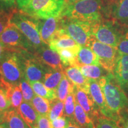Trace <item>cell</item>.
Returning <instances> with one entry per match:
<instances>
[{
	"instance_id": "6da1fadb",
	"label": "cell",
	"mask_w": 128,
	"mask_h": 128,
	"mask_svg": "<svg viewBox=\"0 0 128 128\" xmlns=\"http://www.w3.org/2000/svg\"><path fill=\"white\" fill-rule=\"evenodd\" d=\"M108 108L118 123L120 116L128 112V97L117 82L113 73L98 80Z\"/></svg>"
},
{
	"instance_id": "7a4b0ae2",
	"label": "cell",
	"mask_w": 128,
	"mask_h": 128,
	"mask_svg": "<svg viewBox=\"0 0 128 128\" xmlns=\"http://www.w3.org/2000/svg\"><path fill=\"white\" fill-rule=\"evenodd\" d=\"M104 14L102 0H79L72 4H66L60 16L93 24L104 20Z\"/></svg>"
},
{
	"instance_id": "3957f363",
	"label": "cell",
	"mask_w": 128,
	"mask_h": 128,
	"mask_svg": "<svg viewBox=\"0 0 128 128\" xmlns=\"http://www.w3.org/2000/svg\"><path fill=\"white\" fill-rule=\"evenodd\" d=\"M0 73L2 81L7 86L19 85L24 78L23 64L20 52L6 51L0 60Z\"/></svg>"
},
{
	"instance_id": "277c9868",
	"label": "cell",
	"mask_w": 128,
	"mask_h": 128,
	"mask_svg": "<svg viewBox=\"0 0 128 128\" xmlns=\"http://www.w3.org/2000/svg\"><path fill=\"white\" fill-rule=\"evenodd\" d=\"M10 22L15 26L30 41L34 50L44 45L40 36L38 30V19L30 17L20 10L14 11L10 13Z\"/></svg>"
},
{
	"instance_id": "5b68a950",
	"label": "cell",
	"mask_w": 128,
	"mask_h": 128,
	"mask_svg": "<svg viewBox=\"0 0 128 128\" xmlns=\"http://www.w3.org/2000/svg\"><path fill=\"white\" fill-rule=\"evenodd\" d=\"M65 6V0H31L21 11L36 19H46L60 16Z\"/></svg>"
},
{
	"instance_id": "8992f818",
	"label": "cell",
	"mask_w": 128,
	"mask_h": 128,
	"mask_svg": "<svg viewBox=\"0 0 128 128\" xmlns=\"http://www.w3.org/2000/svg\"><path fill=\"white\" fill-rule=\"evenodd\" d=\"M123 29L113 21L102 20L92 25V34L103 44L117 48Z\"/></svg>"
},
{
	"instance_id": "52a82bcc",
	"label": "cell",
	"mask_w": 128,
	"mask_h": 128,
	"mask_svg": "<svg viewBox=\"0 0 128 128\" xmlns=\"http://www.w3.org/2000/svg\"><path fill=\"white\" fill-rule=\"evenodd\" d=\"M0 40L8 50L16 52H34V48L28 38L12 23H10L0 34Z\"/></svg>"
},
{
	"instance_id": "ba28073f",
	"label": "cell",
	"mask_w": 128,
	"mask_h": 128,
	"mask_svg": "<svg viewBox=\"0 0 128 128\" xmlns=\"http://www.w3.org/2000/svg\"><path fill=\"white\" fill-rule=\"evenodd\" d=\"M92 24L82 21L62 17L61 28L81 46H87L92 37Z\"/></svg>"
},
{
	"instance_id": "9c48e42d",
	"label": "cell",
	"mask_w": 128,
	"mask_h": 128,
	"mask_svg": "<svg viewBox=\"0 0 128 128\" xmlns=\"http://www.w3.org/2000/svg\"><path fill=\"white\" fill-rule=\"evenodd\" d=\"M87 46L90 48L97 55L101 66L109 72L113 73L119 55L117 48L103 44L93 36L90 39Z\"/></svg>"
},
{
	"instance_id": "30bf717a",
	"label": "cell",
	"mask_w": 128,
	"mask_h": 128,
	"mask_svg": "<svg viewBox=\"0 0 128 128\" xmlns=\"http://www.w3.org/2000/svg\"><path fill=\"white\" fill-rule=\"evenodd\" d=\"M23 64L24 78L28 82L34 81L43 82L44 74L50 68L38 60L33 52L21 51Z\"/></svg>"
},
{
	"instance_id": "8fae6325",
	"label": "cell",
	"mask_w": 128,
	"mask_h": 128,
	"mask_svg": "<svg viewBox=\"0 0 128 128\" xmlns=\"http://www.w3.org/2000/svg\"><path fill=\"white\" fill-rule=\"evenodd\" d=\"M61 16L38 19V30L43 42L49 45L54 35L61 27Z\"/></svg>"
},
{
	"instance_id": "7c38bea8",
	"label": "cell",
	"mask_w": 128,
	"mask_h": 128,
	"mask_svg": "<svg viewBox=\"0 0 128 128\" xmlns=\"http://www.w3.org/2000/svg\"><path fill=\"white\" fill-rule=\"evenodd\" d=\"M33 54L40 61L49 68L53 70H64L59 54L47 44L36 49Z\"/></svg>"
},
{
	"instance_id": "4fadbf2b",
	"label": "cell",
	"mask_w": 128,
	"mask_h": 128,
	"mask_svg": "<svg viewBox=\"0 0 128 128\" xmlns=\"http://www.w3.org/2000/svg\"><path fill=\"white\" fill-rule=\"evenodd\" d=\"M74 94L76 103L81 106L93 122L101 114L100 110L91 96L90 92L75 87Z\"/></svg>"
},
{
	"instance_id": "5bb4252c",
	"label": "cell",
	"mask_w": 128,
	"mask_h": 128,
	"mask_svg": "<svg viewBox=\"0 0 128 128\" xmlns=\"http://www.w3.org/2000/svg\"><path fill=\"white\" fill-rule=\"evenodd\" d=\"M113 74L117 82L128 96V55L119 53Z\"/></svg>"
},
{
	"instance_id": "9a60e30c",
	"label": "cell",
	"mask_w": 128,
	"mask_h": 128,
	"mask_svg": "<svg viewBox=\"0 0 128 128\" xmlns=\"http://www.w3.org/2000/svg\"><path fill=\"white\" fill-rule=\"evenodd\" d=\"M89 92L94 102L98 106L101 114L113 120V116L108 108L98 80L89 79Z\"/></svg>"
},
{
	"instance_id": "2e32d148",
	"label": "cell",
	"mask_w": 128,
	"mask_h": 128,
	"mask_svg": "<svg viewBox=\"0 0 128 128\" xmlns=\"http://www.w3.org/2000/svg\"><path fill=\"white\" fill-rule=\"evenodd\" d=\"M66 77L78 88L86 92H89V79L86 78L76 66H69L64 69Z\"/></svg>"
},
{
	"instance_id": "e0dca14e",
	"label": "cell",
	"mask_w": 128,
	"mask_h": 128,
	"mask_svg": "<svg viewBox=\"0 0 128 128\" xmlns=\"http://www.w3.org/2000/svg\"><path fill=\"white\" fill-rule=\"evenodd\" d=\"M0 125L4 128H31L21 116L18 110L12 108L4 112Z\"/></svg>"
},
{
	"instance_id": "ac0fdd59",
	"label": "cell",
	"mask_w": 128,
	"mask_h": 128,
	"mask_svg": "<svg viewBox=\"0 0 128 128\" xmlns=\"http://www.w3.org/2000/svg\"><path fill=\"white\" fill-rule=\"evenodd\" d=\"M79 45V44H78L69 35L65 33L60 28L54 35V38L48 46L52 50L56 51L58 49L75 48Z\"/></svg>"
},
{
	"instance_id": "d6986e66",
	"label": "cell",
	"mask_w": 128,
	"mask_h": 128,
	"mask_svg": "<svg viewBox=\"0 0 128 128\" xmlns=\"http://www.w3.org/2000/svg\"><path fill=\"white\" fill-rule=\"evenodd\" d=\"M85 65H100L98 58L90 48L81 46L76 56V66Z\"/></svg>"
},
{
	"instance_id": "ffe728a7",
	"label": "cell",
	"mask_w": 128,
	"mask_h": 128,
	"mask_svg": "<svg viewBox=\"0 0 128 128\" xmlns=\"http://www.w3.org/2000/svg\"><path fill=\"white\" fill-rule=\"evenodd\" d=\"M17 110L21 116L30 128H36L39 114L31 103L23 101Z\"/></svg>"
},
{
	"instance_id": "44dd1931",
	"label": "cell",
	"mask_w": 128,
	"mask_h": 128,
	"mask_svg": "<svg viewBox=\"0 0 128 128\" xmlns=\"http://www.w3.org/2000/svg\"><path fill=\"white\" fill-rule=\"evenodd\" d=\"M111 12L114 20L122 23H128V0H116Z\"/></svg>"
},
{
	"instance_id": "7402d4cb",
	"label": "cell",
	"mask_w": 128,
	"mask_h": 128,
	"mask_svg": "<svg viewBox=\"0 0 128 128\" xmlns=\"http://www.w3.org/2000/svg\"><path fill=\"white\" fill-rule=\"evenodd\" d=\"M81 46L75 48L58 49L56 52L60 55L64 66H76V56Z\"/></svg>"
},
{
	"instance_id": "603a6c76",
	"label": "cell",
	"mask_w": 128,
	"mask_h": 128,
	"mask_svg": "<svg viewBox=\"0 0 128 128\" xmlns=\"http://www.w3.org/2000/svg\"><path fill=\"white\" fill-rule=\"evenodd\" d=\"M64 74V70H53L50 68L44 74L42 82L48 88L56 92Z\"/></svg>"
},
{
	"instance_id": "cb8c5ba5",
	"label": "cell",
	"mask_w": 128,
	"mask_h": 128,
	"mask_svg": "<svg viewBox=\"0 0 128 128\" xmlns=\"http://www.w3.org/2000/svg\"><path fill=\"white\" fill-rule=\"evenodd\" d=\"M78 67L82 74L88 79L98 80L110 73L101 65H85Z\"/></svg>"
},
{
	"instance_id": "d4e9b609",
	"label": "cell",
	"mask_w": 128,
	"mask_h": 128,
	"mask_svg": "<svg viewBox=\"0 0 128 128\" xmlns=\"http://www.w3.org/2000/svg\"><path fill=\"white\" fill-rule=\"evenodd\" d=\"M73 119L82 128H96L93 120L88 116L82 107L77 103L76 105Z\"/></svg>"
},
{
	"instance_id": "484cf974",
	"label": "cell",
	"mask_w": 128,
	"mask_h": 128,
	"mask_svg": "<svg viewBox=\"0 0 128 128\" xmlns=\"http://www.w3.org/2000/svg\"><path fill=\"white\" fill-rule=\"evenodd\" d=\"M75 90V86L70 80L64 74L62 79L58 86L56 93L57 98L62 102H65L66 97L70 94L74 93Z\"/></svg>"
},
{
	"instance_id": "4316f807",
	"label": "cell",
	"mask_w": 128,
	"mask_h": 128,
	"mask_svg": "<svg viewBox=\"0 0 128 128\" xmlns=\"http://www.w3.org/2000/svg\"><path fill=\"white\" fill-rule=\"evenodd\" d=\"M29 84L36 95L48 99L49 101L57 98L55 91L48 88L41 81H34L30 82Z\"/></svg>"
},
{
	"instance_id": "83f0119b",
	"label": "cell",
	"mask_w": 128,
	"mask_h": 128,
	"mask_svg": "<svg viewBox=\"0 0 128 128\" xmlns=\"http://www.w3.org/2000/svg\"><path fill=\"white\" fill-rule=\"evenodd\" d=\"M7 92L11 107L17 110L23 100V94L19 85L8 86Z\"/></svg>"
},
{
	"instance_id": "f1b7e54d",
	"label": "cell",
	"mask_w": 128,
	"mask_h": 128,
	"mask_svg": "<svg viewBox=\"0 0 128 128\" xmlns=\"http://www.w3.org/2000/svg\"><path fill=\"white\" fill-rule=\"evenodd\" d=\"M32 105L39 115L48 116L50 110V101L44 97L36 95L32 99Z\"/></svg>"
},
{
	"instance_id": "f546056e",
	"label": "cell",
	"mask_w": 128,
	"mask_h": 128,
	"mask_svg": "<svg viewBox=\"0 0 128 128\" xmlns=\"http://www.w3.org/2000/svg\"><path fill=\"white\" fill-rule=\"evenodd\" d=\"M50 110H49L48 118L50 121H53L57 118L64 115V102L58 98L50 101Z\"/></svg>"
},
{
	"instance_id": "4dcf8cb0",
	"label": "cell",
	"mask_w": 128,
	"mask_h": 128,
	"mask_svg": "<svg viewBox=\"0 0 128 128\" xmlns=\"http://www.w3.org/2000/svg\"><path fill=\"white\" fill-rule=\"evenodd\" d=\"M76 103V102L74 92L68 95L64 103V116L67 117L70 119H73Z\"/></svg>"
},
{
	"instance_id": "1f68e13d",
	"label": "cell",
	"mask_w": 128,
	"mask_h": 128,
	"mask_svg": "<svg viewBox=\"0 0 128 128\" xmlns=\"http://www.w3.org/2000/svg\"><path fill=\"white\" fill-rule=\"evenodd\" d=\"M8 86L2 81L0 82V110L5 112L11 108V103L7 92Z\"/></svg>"
},
{
	"instance_id": "d6a6232c",
	"label": "cell",
	"mask_w": 128,
	"mask_h": 128,
	"mask_svg": "<svg viewBox=\"0 0 128 128\" xmlns=\"http://www.w3.org/2000/svg\"><path fill=\"white\" fill-rule=\"evenodd\" d=\"M20 88L22 90L23 97L24 102L31 103L32 99L36 96V94L28 82L24 78L22 79L19 84Z\"/></svg>"
},
{
	"instance_id": "836d02e7",
	"label": "cell",
	"mask_w": 128,
	"mask_h": 128,
	"mask_svg": "<svg viewBox=\"0 0 128 128\" xmlns=\"http://www.w3.org/2000/svg\"><path fill=\"white\" fill-rule=\"evenodd\" d=\"M96 128H120L114 120L100 115L94 122Z\"/></svg>"
},
{
	"instance_id": "e575fe53",
	"label": "cell",
	"mask_w": 128,
	"mask_h": 128,
	"mask_svg": "<svg viewBox=\"0 0 128 128\" xmlns=\"http://www.w3.org/2000/svg\"><path fill=\"white\" fill-rule=\"evenodd\" d=\"M117 49L119 54L128 55V27L123 29Z\"/></svg>"
},
{
	"instance_id": "d590c367",
	"label": "cell",
	"mask_w": 128,
	"mask_h": 128,
	"mask_svg": "<svg viewBox=\"0 0 128 128\" xmlns=\"http://www.w3.org/2000/svg\"><path fill=\"white\" fill-rule=\"evenodd\" d=\"M17 7L16 0H0V10L1 12L10 14L16 10Z\"/></svg>"
},
{
	"instance_id": "8d00e7d4",
	"label": "cell",
	"mask_w": 128,
	"mask_h": 128,
	"mask_svg": "<svg viewBox=\"0 0 128 128\" xmlns=\"http://www.w3.org/2000/svg\"><path fill=\"white\" fill-rule=\"evenodd\" d=\"M70 119L67 117H60L51 122L52 128H66L68 125Z\"/></svg>"
},
{
	"instance_id": "74e56055",
	"label": "cell",
	"mask_w": 128,
	"mask_h": 128,
	"mask_svg": "<svg viewBox=\"0 0 128 128\" xmlns=\"http://www.w3.org/2000/svg\"><path fill=\"white\" fill-rule=\"evenodd\" d=\"M35 128H52L51 122L48 118V116L39 115Z\"/></svg>"
},
{
	"instance_id": "f35d334b",
	"label": "cell",
	"mask_w": 128,
	"mask_h": 128,
	"mask_svg": "<svg viewBox=\"0 0 128 128\" xmlns=\"http://www.w3.org/2000/svg\"><path fill=\"white\" fill-rule=\"evenodd\" d=\"M10 14L4 12H0V34L4 31V30L10 23Z\"/></svg>"
},
{
	"instance_id": "ab89813d",
	"label": "cell",
	"mask_w": 128,
	"mask_h": 128,
	"mask_svg": "<svg viewBox=\"0 0 128 128\" xmlns=\"http://www.w3.org/2000/svg\"><path fill=\"white\" fill-rule=\"evenodd\" d=\"M118 124L120 128H128V112L120 116Z\"/></svg>"
},
{
	"instance_id": "60d3db41",
	"label": "cell",
	"mask_w": 128,
	"mask_h": 128,
	"mask_svg": "<svg viewBox=\"0 0 128 128\" xmlns=\"http://www.w3.org/2000/svg\"><path fill=\"white\" fill-rule=\"evenodd\" d=\"M30 1L31 0H16L17 7L20 9V10H22L29 3Z\"/></svg>"
},
{
	"instance_id": "b9f144b4",
	"label": "cell",
	"mask_w": 128,
	"mask_h": 128,
	"mask_svg": "<svg viewBox=\"0 0 128 128\" xmlns=\"http://www.w3.org/2000/svg\"><path fill=\"white\" fill-rule=\"evenodd\" d=\"M70 119V118H69ZM66 128H82L76 124L73 119H70L68 125Z\"/></svg>"
},
{
	"instance_id": "7bdbcfd3",
	"label": "cell",
	"mask_w": 128,
	"mask_h": 128,
	"mask_svg": "<svg viewBox=\"0 0 128 128\" xmlns=\"http://www.w3.org/2000/svg\"><path fill=\"white\" fill-rule=\"evenodd\" d=\"M7 50V48H6V46L4 45V44H3L1 42V41L0 40V60L2 58L3 55H4V54Z\"/></svg>"
},
{
	"instance_id": "ee69618b",
	"label": "cell",
	"mask_w": 128,
	"mask_h": 128,
	"mask_svg": "<svg viewBox=\"0 0 128 128\" xmlns=\"http://www.w3.org/2000/svg\"><path fill=\"white\" fill-rule=\"evenodd\" d=\"M78 1H79V0H65L66 4H72V3L76 2Z\"/></svg>"
},
{
	"instance_id": "f6af8a7d",
	"label": "cell",
	"mask_w": 128,
	"mask_h": 128,
	"mask_svg": "<svg viewBox=\"0 0 128 128\" xmlns=\"http://www.w3.org/2000/svg\"><path fill=\"white\" fill-rule=\"evenodd\" d=\"M4 112H1V110H0V124H1V122H2V121L3 115H4Z\"/></svg>"
},
{
	"instance_id": "bcb514c9",
	"label": "cell",
	"mask_w": 128,
	"mask_h": 128,
	"mask_svg": "<svg viewBox=\"0 0 128 128\" xmlns=\"http://www.w3.org/2000/svg\"><path fill=\"white\" fill-rule=\"evenodd\" d=\"M2 81V76H1V73H0V82H1Z\"/></svg>"
},
{
	"instance_id": "7dc6e473",
	"label": "cell",
	"mask_w": 128,
	"mask_h": 128,
	"mask_svg": "<svg viewBox=\"0 0 128 128\" xmlns=\"http://www.w3.org/2000/svg\"><path fill=\"white\" fill-rule=\"evenodd\" d=\"M0 128H3V127H2V126H1V125H0Z\"/></svg>"
}]
</instances>
